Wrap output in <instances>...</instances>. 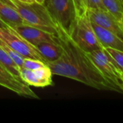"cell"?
<instances>
[{
  "label": "cell",
  "mask_w": 123,
  "mask_h": 123,
  "mask_svg": "<svg viewBox=\"0 0 123 123\" xmlns=\"http://www.w3.org/2000/svg\"><path fill=\"white\" fill-rule=\"evenodd\" d=\"M57 42L62 48V55L47 63L52 74L69 78L98 90L115 92V89L83 51L72 40L68 32L57 25Z\"/></svg>",
  "instance_id": "cell-1"
},
{
  "label": "cell",
  "mask_w": 123,
  "mask_h": 123,
  "mask_svg": "<svg viewBox=\"0 0 123 123\" xmlns=\"http://www.w3.org/2000/svg\"><path fill=\"white\" fill-rule=\"evenodd\" d=\"M10 1L22 19L25 25L32 26L57 35L58 24L54 19L45 4L36 1L25 3L19 0H10Z\"/></svg>",
  "instance_id": "cell-2"
},
{
  "label": "cell",
  "mask_w": 123,
  "mask_h": 123,
  "mask_svg": "<svg viewBox=\"0 0 123 123\" xmlns=\"http://www.w3.org/2000/svg\"><path fill=\"white\" fill-rule=\"evenodd\" d=\"M68 33L86 53L104 48L96 37L88 12L75 18Z\"/></svg>",
  "instance_id": "cell-3"
},
{
  "label": "cell",
  "mask_w": 123,
  "mask_h": 123,
  "mask_svg": "<svg viewBox=\"0 0 123 123\" xmlns=\"http://www.w3.org/2000/svg\"><path fill=\"white\" fill-rule=\"evenodd\" d=\"M86 53L115 92L123 94V71L107 50L102 48Z\"/></svg>",
  "instance_id": "cell-4"
},
{
  "label": "cell",
  "mask_w": 123,
  "mask_h": 123,
  "mask_svg": "<svg viewBox=\"0 0 123 123\" xmlns=\"http://www.w3.org/2000/svg\"><path fill=\"white\" fill-rule=\"evenodd\" d=\"M0 40L23 58H33L46 64L36 48L25 40L12 27L7 25V27H0Z\"/></svg>",
  "instance_id": "cell-5"
},
{
  "label": "cell",
  "mask_w": 123,
  "mask_h": 123,
  "mask_svg": "<svg viewBox=\"0 0 123 123\" xmlns=\"http://www.w3.org/2000/svg\"><path fill=\"white\" fill-rule=\"evenodd\" d=\"M45 5L56 22L68 32L76 18L72 0H45Z\"/></svg>",
  "instance_id": "cell-6"
},
{
  "label": "cell",
  "mask_w": 123,
  "mask_h": 123,
  "mask_svg": "<svg viewBox=\"0 0 123 123\" xmlns=\"http://www.w3.org/2000/svg\"><path fill=\"white\" fill-rule=\"evenodd\" d=\"M0 86L16 93L19 96L39 99L37 94L26 84L21 78L12 74L4 65L0 63Z\"/></svg>",
  "instance_id": "cell-7"
},
{
  "label": "cell",
  "mask_w": 123,
  "mask_h": 123,
  "mask_svg": "<svg viewBox=\"0 0 123 123\" xmlns=\"http://www.w3.org/2000/svg\"><path fill=\"white\" fill-rule=\"evenodd\" d=\"M91 22L112 32L123 40V24L109 12L101 9H88Z\"/></svg>",
  "instance_id": "cell-8"
},
{
  "label": "cell",
  "mask_w": 123,
  "mask_h": 123,
  "mask_svg": "<svg viewBox=\"0 0 123 123\" xmlns=\"http://www.w3.org/2000/svg\"><path fill=\"white\" fill-rule=\"evenodd\" d=\"M20 76L28 86L46 87L53 84L52 72L47 65L33 71L22 67L20 69Z\"/></svg>",
  "instance_id": "cell-9"
},
{
  "label": "cell",
  "mask_w": 123,
  "mask_h": 123,
  "mask_svg": "<svg viewBox=\"0 0 123 123\" xmlns=\"http://www.w3.org/2000/svg\"><path fill=\"white\" fill-rule=\"evenodd\" d=\"M12 27L25 40L34 46L43 42L58 43L57 35L41 30L32 26L22 25Z\"/></svg>",
  "instance_id": "cell-10"
},
{
  "label": "cell",
  "mask_w": 123,
  "mask_h": 123,
  "mask_svg": "<svg viewBox=\"0 0 123 123\" xmlns=\"http://www.w3.org/2000/svg\"><path fill=\"white\" fill-rule=\"evenodd\" d=\"M96 37L104 48H113L123 51V40L112 32L91 22Z\"/></svg>",
  "instance_id": "cell-11"
},
{
  "label": "cell",
  "mask_w": 123,
  "mask_h": 123,
  "mask_svg": "<svg viewBox=\"0 0 123 123\" xmlns=\"http://www.w3.org/2000/svg\"><path fill=\"white\" fill-rule=\"evenodd\" d=\"M0 19L11 27L24 25L22 19L10 0H0Z\"/></svg>",
  "instance_id": "cell-12"
},
{
  "label": "cell",
  "mask_w": 123,
  "mask_h": 123,
  "mask_svg": "<svg viewBox=\"0 0 123 123\" xmlns=\"http://www.w3.org/2000/svg\"><path fill=\"white\" fill-rule=\"evenodd\" d=\"M38 51L47 63L57 60L62 53V48L57 43L43 42L35 45Z\"/></svg>",
  "instance_id": "cell-13"
},
{
  "label": "cell",
  "mask_w": 123,
  "mask_h": 123,
  "mask_svg": "<svg viewBox=\"0 0 123 123\" xmlns=\"http://www.w3.org/2000/svg\"><path fill=\"white\" fill-rule=\"evenodd\" d=\"M105 9L123 24V5L120 0H102Z\"/></svg>",
  "instance_id": "cell-14"
},
{
  "label": "cell",
  "mask_w": 123,
  "mask_h": 123,
  "mask_svg": "<svg viewBox=\"0 0 123 123\" xmlns=\"http://www.w3.org/2000/svg\"><path fill=\"white\" fill-rule=\"evenodd\" d=\"M0 63L4 65L12 74L20 77V67L12 59V58L7 53L0 45Z\"/></svg>",
  "instance_id": "cell-15"
},
{
  "label": "cell",
  "mask_w": 123,
  "mask_h": 123,
  "mask_svg": "<svg viewBox=\"0 0 123 123\" xmlns=\"http://www.w3.org/2000/svg\"><path fill=\"white\" fill-rule=\"evenodd\" d=\"M112 58L123 71V51L113 48H104Z\"/></svg>",
  "instance_id": "cell-16"
},
{
  "label": "cell",
  "mask_w": 123,
  "mask_h": 123,
  "mask_svg": "<svg viewBox=\"0 0 123 123\" xmlns=\"http://www.w3.org/2000/svg\"><path fill=\"white\" fill-rule=\"evenodd\" d=\"M76 17L82 16L88 12V6L87 0H72Z\"/></svg>",
  "instance_id": "cell-17"
},
{
  "label": "cell",
  "mask_w": 123,
  "mask_h": 123,
  "mask_svg": "<svg viewBox=\"0 0 123 123\" xmlns=\"http://www.w3.org/2000/svg\"><path fill=\"white\" fill-rule=\"evenodd\" d=\"M46 65V64L42 62L41 61L33 59V58H24L22 63V67L32 71L38 69Z\"/></svg>",
  "instance_id": "cell-18"
},
{
  "label": "cell",
  "mask_w": 123,
  "mask_h": 123,
  "mask_svg": "<svg viewBox=\"0 0 123 123\" xmlns=\"http://www.w3.org/2000/svg\"><path fill=\"white\" fill-rule=\"evenodd\" d=\"M88 2V9H105L102 0H87Z\"/></svg>",
  "instance_id": "cell-19"
},
{
  "label": "cell",
  "mask_w": 123,
  "mask_h": 123,
  "mask_svg": "<svg viewBox=\"0 0 123 123\" xmlns=\"http://www.w3.org/2000/svg\"><path fill=\"white\" fill-rule=\"evenodd\" d=\"M7 27V25H6L3 21L0 19V27Z\"/></svg>",
  "instance_id": "cell-20"
},
{
  "label": "cell",
  "mask_w": 123,
  "mask_h": 123,
  "mask_svg": "<svg viewBox=\"0 0 123 123\" xmlns=\"http://www.w3.org/2000/svg\"><path fill=\"white\" fill-rule=\"evenodd\" d=\"M33 1L41 4H45V0H33Z\"/></svg>",
  "instance_id": "cell-21"
},
{
  "label": "cell",
  "mask_w": 123,
  "mask_h": 123,
  "mask_svg": "<svg viewBox=\"0 0 123 123\" xmlns=\"http://www.w3.org/2000/svg\"><path fill=\"white\" fill-rule=\"evenodd\" d=\"M22 2H25V3H32L34 1L33 0H19Z\"/></svg>",
  "instance_id": "cell-22"
},
{
  "label": "cell",
  "mask_w": 123,
  "mask_h": 123,
  "mask_svg": "<svg viewBox=\"0 0 123 123\" xmlns=\"http://www.w3.org/2000/svg\"><path fill=\"white\" fill-rule=\"evenodd\" d=\"M120 1H121V3H122V4L123 5V0H120Z\"/></svg>",
  "instance_id": "cell-23"
}]
</instances>
